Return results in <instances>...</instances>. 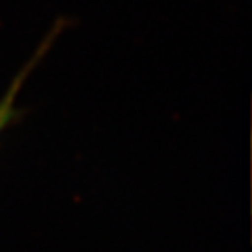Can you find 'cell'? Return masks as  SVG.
Returning a JSON list of instances; mask_svg holds the SVG:
<instances>
[{
	"label": "cell",
	"instance_id": "1",
	"mask_svg": "<svg viewBox=\"0 0 252 252\" xmlns=\"http://www.w3.org/2000/svg\"><path fill=\"white\" fill-rule=\"evenodd\" d=\"M63 27H65V20H58L55 27H51V30L47 32L46 37L40 40V44L37 46L33 55L30 56V60H28L23 67L20 68V72L14 75V79L11 81L9 88L5 90L4 96L0 98V135L23 118L25 109L18 107V96H20L21 90H23L28 77L32 75V72L35 70L37 65L46 58V55L53 47V44L56 42V39H58L60 33H62Z\"/></svg>",
	"mask_w": 252,
	"mask_h": 252
}]
</instances>
